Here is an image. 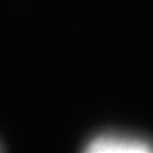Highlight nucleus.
<instances>
[{
    "label": "nucleus",
    "mask_w": 153,
    "mask_h": 153,
    "mask_svg": "<svg viewBox=\"0 0 153 153\" xmlns=\"http://www.w3.org/2000/svg\"><path fill=\"white\" fill-rule=\"evenodd\" d=\"M88 151L91 152H129V153H145L153 151L152 146L145 140L128 136L101 135L89 142Z\"/></svg>",
    "instance_id": "f257e3e1"
}]
</instances>
